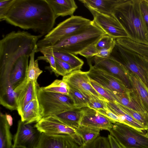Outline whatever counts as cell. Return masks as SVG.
<instances>
[{"instance_id": "obj_1", "label": "cell", "mask_w": 148, "mask_h": 148, "mask_svg": "<svg viewBox=\"0 0 148 148\" xmlns=\"http://www.w3.org/2000/svg\"><path fill=\"white\" fill-rule=\"evenodd\" d=\"M56 19L46 0H14L3 20L43 36L53 28Z\"/></svg>"}, {"instance_id": "obj_2", "label": "cell", "mask_w": 148, "mask_h": 148, "mask_svg": "<svg viewBox=\"0 0 148 148\" xmlns=\"http://www.w3.org/2000/svg\"><path fill=\"white\" fill-rule=\"evenodd\" d=\"M141 0H119L113 15L127 31L133 40L148 45V27L143 16Z\"/></svg>"}, {"instance_id": "obj_3", "label": "cell", "mask_w": 148, "mask_h": 148, "mask_svg": "<svg viewBox=\"0 0 148 148\" xmlns=\"http://www.w3.org/2000/svg\"><path fill=\"white\" fill-rule=\"evenodd\" d=\"M42 36L34 35L25 31H13L0 41V65L14 66L25 56H30L37 48L39 39Z\"/></svg>"}, {"instance_id": "obj_4", "label": "cell", "mask_w": 148, "mask_h": 148, "mask_svg": "<svg viewBox=\"0 0 148 148\" xmlns=\"http://www.w3.org/2000/svg\"><path fill=\"white\" fill-rule=\"evenodd\" d=\"M106 34L93 22L86 29L62 39L53 46L44 48H51L53 51L68 52L75 55L79 54L88 47L95 44Z\"/></svg>"}, {"instance_id": "obj_5", "label": "cell", "mask_w": 148, "mask_h": 148, "mask_svg": "<svg viewBox=\"0 0 148 148\" xmlns=\"http://www.w3.org/2000/svg\"><path fill=\"white\" fill-rule=\"evenodd\" d=\"M92 21L82 16L73 15L58 24L44 38L38 40L36 53L53 46L62 39L80 32L92 24Z\"/></svg>"}, {"instance_id": "obj_6", "label": "cell", "mask_w": 148, "mask_h": 148, "mask_svg": "<svg viewBox=\"0 0 148 148\" xmlns=\"http://www.w3.org/2000/svg\"><path fill=\"white\" fill-rule=\"evenodd\" d=\"M37 99L42 118L77 108L69 95L46 91L41 87L38 91Z\"/></svg>"}, {"instance_id": "obj_7", "label": "cell", "mask_w": 148, "mask_h": 148, "mask_svg": "<svg viewBox=\"0 0 148 148\" xmlns=\"http://www.w3.org/2000/svg\"><path fill=\"white\" fill-rule=\"evenodd\" d=\"M110 58L121 63L130 72L140 77L147 86L148 64L141 56L123 47L116 42Z\"/></svg>"}, {"instance_id": "obj_8", "label": "cell", "mask_w": 148, "mask_h": 148, "mask_svg": "<svg viewBox=\"0 0 148 148\" xmlns=\"http://www.w3.org/2000/svg\"><path fill=\"white\" fill-rule=\"evenodd\" d=\"M122 148H148V137L144 132L119 123L109 131Z\"/></svg>"}, {"instance_id": "obj_9", "label": "cell", "mask_w": 148, "mask_h": 148, "mask_svg": "<svg viewBox=\"0 0 148 148\" xmlns=\"http://www.w3.org/2000/svg\"><path fill=\"white\" fill-rule=\"evenodd\" d=\"M93 17L94 24L106 34L115 39L127 38L132 39L127 31L120 22L113 16H109L89 9Z\"/></svg>"}, {"instance_id": "obj_10", "label": "cell", "mask_w": 148, "mask_h": 148, "mask_svg": "<svg viewBox=\"0 0 148 148\" xmlns=\"http://www.w3.org/2000/svg\"><path fill=\"white\" fill-rule=\"evenodd\" d=\"M34 126L41 133L49 134H65L70 135L79 146L82 141L77 134L75 129L64 124L55 115L43 117Z\"/></svg>"}, {"instance_id": "obj_11", "label": "cell", "mask_w": 148, "mask_h": 148, "mask_svg": "<svg viewBox=\"0 0 148 148\" xmlns=\"http://www.w3.org/2000/svg\"><path fill=\"white\" fill-rule=\"evenodd\" d=\"M90 69L88 75L90 79L101 85L105 89L122 93L131 91L121 79L103 70L94 67L88 62Z\"/></svg>"}, {"instance_id": "obj_12", "label": "cell", "mask_w": 148, "mask_h": 148, "mask_svg": "<svg viewBox=\"0 0 148 148\" xmlns=\"http://www.w3.org/2000/svg\"><path fill=\"white\" fill-rule=\"evenodd\" d=\"M62 79L68 85L78 90L89 99H98L107 101L94 89L90 82L88 72L80 70L73 71L63 77Z\"/></svg>"}, {"instance_id": "obj_13", "label": "cell", "mask_w": 148, "mask_h": 148, "mask_svg": "<svg viewBox=\"0 0 148 148\" xmlns=\"http://www.w3.org/2000/svg\"><path fill=\"white\" fill-rule=\"evenodd\" d=\"M87 59L88 61L94 64H91L94 67L119 78L130 89L128 77L129 71L121 63L110 58H104L95 56Z\"/></svg>"}, {"instance_id": "obj_14", "label": "cell", "mask_w": 148, "mask_h": 148, "mask_svg": "<svg viewBox=\"0 0 148 148\" xmlns=\"http://www.w3.org/2000/svg\"><path fill=\"white\" fill-rule=\"evenodd\" d=\"M41 133L34 126L26 124L19 120L16 132L13 138V145L26 148H36Z\"/></svg>"}, {"instance_id": "obj_15", "label": "cell", "mask_w": 148, "mask_h": 148, "mask_svg": "<svg viewBox=\"0 0 148 148\" xmlns=\"http://www.w3.org/2000/svg\"><path fill=\"white\" fill-rule=\"evenodd\" d=\"M79 147L70 135L42 133L36 148H79Z\"/></svg>"}, {"instance_id": "obj_16", "label": "cell", "mask_w": 148, "mask_h": 148, "mask_svg": "<svg viewBox=\"0 0 148 148\" xmlns=\"http://www.w3.org/2000/svg\"><path fill=\"white\" fill-rule=\"evenodd\" d=\"M82 115L80 125L108 131L114 123L112 120L89 107L82 108Z\"/></svg>"}, {"instance_id": "obj_17", "label": "cell", "mask_w": 148, "mask_h": 148, "mask_svg": "<svg viewBox=\"0 0 148 148\" xmlns=\"http://www.w3.org/2000/svg\"><path fill=\"white\" fill-rule=\"evenodd\" d=\"M128 77L132 96L148 114V87L137 75L129 72Z\"/></svg>"}, {"instance_id": "obj_18", "label": "cell", "mask_w": 148, "mask_h": 148, "mask_svg": "<svg viewBox=\"0 0 148 148\" xmlns=\"http://www.w3.org/2000/svg\"><path fill=\"white\" fill-rule=\"evenodd\" d=\"M40 87L38 83L32 81L28 82L26 78L14 89L16 95L17 111L22 109L32 100L37 98V92Z\"/></svg>"}, {"instance_id": "obj_19", "label": "cell", "mask_w": 148, "mask_h": 148, "mask_svg": "<svg viewBox=\"0 0 148 148\" xmlns=\"http://www.w3.org/2000/svg\"><path fill=\"white\" fill-rule=\"evenodd\" d=\"M30 56H25L18 59L14 64L10 74V82L14 89L25 79Z\"/></svg>"}, {"instance_id": "obj_20", "label": "cell", "mask_w": 148, "mask_h": 148, "mask_svg": "<svg viewBox=\"0 0 148 148\" xmlns=\"http://www.w3.org/2000/svg\"><path fill=\"white\" fill-rule=\"evenodd\" d=\"M18 112L21 121L26 124L37 123L42 118L37 98L32 100Z\"/></svg>"}, {"instance_id": "obj_21", "label": "cell", "mask_w": 148, "mask_h": 148, "mask_svg": "<svg viewBox=\"0 0 148 148\" xmlns=\"http://www.w3.org/2000/svg\"><path fill=\"white\" fill-rule=\"evenodd\" d=\"M49 5L56 18L60 16H71L77 8L74 0H46Z\"/></svg>"}, {"instance_id": "obj_22", "label": "cell", "mask_w": 148, "mask_h": 148, "mask_svg": "<svg viewBox=\"0 0 148 148\" xmlns=\"http://www.w3.org/2000/svg\"><path fill=\"white\" fill-rule=\"evenodd\" d=\"M89 9L103 14L113 16L114 8L119 0H79Z\"/></svg>"}, {"instance_id": "obj_23", "label": "cell", "mask_w": 148, "mask_h": 148, "mask_svg": "<svg viewBox=\"0 0 148 148\" xmlns=\"http://www.w3.org/2000/svg\"><path fill=\"white\" fill-rule=\"evenodd\" d=\"M108 110L119 118L121 123L133 127L138 131L144 132V127L130 115L120 109L114 102L107 101Z\"/></svg>"}, {"instance_id": "obj_24", "label": "cell", "mask_w": 148, "mask_h": 148, "mask_svg": "<svg viewBox=\"0 0 148 148\" xmlns=\"http://www.w3.org/2000/svg\"><path fill=\"white\" fill-rule=\"evenodd\" d=\"M116 42L123 47L141 56L148 64V45L135 42L130 39H116Z\"/></svg>"}, {"instance_id": "obj_25", "label": "cell", "mask_w": 148, "mask_h": 148, "mask_svg": "<svg viewBox=\"0 0 148 148\" xmlns=\"http://www.w3.org/2000/svg\"><path fill=\"white\" fill-rule=\"evenodd\" d=\"M82 115V108L70 110L56 115L62 123L75 129L79 127Z\"/></svg>"}, {"instance_id": "obj_26", "label": "cell", "mask_w": 148, "mask_h": 148, "mask_svg": "<svg viewBox=\"0 0 148 148\" xmlns=\"http://www.w3.org/2000/svg\"><path fill=\"white\" fill-rule=\"evenodd\" d=\"M106 89L114 101L118 103L135 110L147 113L142 109L135 99L132 97L131 91L126 93H122Z\"/></svg>"}, {"instance_id": "obj_27", "label": "cell", "mask_w": 148, "mask_h": 148, "mask_svg": "<svg viewBox=\"0 0 148 148\" xmlns=\"http://www.w3.org/2000/svg\"><path fill=\"white\" fill-rule=\"evenodd\" d=\"M5 114L0 113V148H12V136Z\"/></svg>"}, {"instance_id": "obj_28", "label": "cell", "mask_w": 148, "mask_h": 148, "mask_svg": "<svg viewBox=\"0 0 148 148\" xmlns=\"http://www.w3.org/2000/svg\"><path fill=\"white\" fill-rule=\"evenodd\" d=\"M52 50L54 56L69 64L71 67L73 71L80 70L84 64L82 60L74 54Z\"/></svg>"}, {"instance_id": "obj_29", "label": "cell", "mask_w": 148, "mask_h": 148, "mask_svg": "<svg viewBox=\"0 0 148 148\" xmlns=\"http://www.w3.org/2000/svg\"><path fill=\"white\" fill-rule=\"evenodd\" d=\"M75 130L76 134L81 140L82 145H83L92 141L99 136L101 130L80 125Z\"/></svg>"}, {"instance_id": "obj_30", "label": "cell", "mask_w": 148, "mask_h": 148, "mask_svg": "<svg viewBox=\"0 0 148 148\" xmlns=\"http://www.w3.org/2000/svg\"><path fill=\"white\" fill-rule=\"evenodd\" d=\"M36 50L34 51L30 55V59L27 68L26 79L28 82L32 81L38 83L37 80L39 75L42 73V71L39 68L38 61L35 60Z\"/></svg>"}, {"instance_id": "obj_31", "label": "cell", "mask_w": 148, "mask_h": 148, "mask_svg": "<svg viewBox=\"0 0 148 148\" xmlns=\"http://www.w3.org/2000/svg\"><path fill=\"white\" fill-rule=\"evenodd\" d=\"M114 102L120 109L141 124L146 130L148 128V114L135 110L124 106L115 101Z\"/></svg>"}, {"instance_id": "obj_32", "label": "cell", "mask_w": 148, "mask_h": 148, "mask_svg": "<svg viewBox=\"0 0 148 148\" xmlns=\"http://www.w3.org/2000/svg\"><path fill=\"white\" fill-rule=\"evenodd\" d=\"M69 86V95L72 99L77 108L88 107L89 99L78 90Z\"/></svg>"}, {"instance_id": "obj_33", "label": "cell", "mask_w": 148, "mask_h": 148, "mask_svg": "<svg viewBox=\"0 0 148 148\" xmlns=\"http://www.w3.org/2000/svg\"><path fill=\"white\" fill-rule=\"evenodd\" d=\"M39 52L43 55V56H39L37 58L38 60H43L48 62L50 66L48 67L52 72L54 73L56 71L55 58L54 56L52 50L51 48H45L41 49Z\"/></svg>"}, {"instance_id": "obj_34", "label": "cell", "mask_w": 148, "mask_h": 148, "mask_svg": "<svg viewBox=\"0 0 148 148\" xmlns=\"http://www.w3.org/2000/svg\"><path fill=\"white\" fill-rule=\"evenodd\" d=\"M79 148H111L108 137L99 136L95 139Z\"/></svg>"}, {"instance_id": "obj_35", "label": "cell", "mask_w": 148, "mask_h": 148, "mask_svg": "<svg viewBox=\"0 0 148 148\" xmlns=\"http://www.w3.org/2000/svg\"><path fill=\"white\" fill-rule=\"evenodd\" d=\"M55 58L56 71L55 73L56 75L64 77L73 71L71 67L69 64L58 58Z\"/></svg>"}, {"instance_id": "obj_36", "label": "cell", "mask_w": 148, "mask_h": 148, "mask_svg": "<svg viewBox=\"0 0 148 148\" xmlns=\"http://www.w3.org/2000/svg\"><path fill=\"white\" fill-rule=\"evenodd\" d=\"M116 43L115 39L106 34L99 39L95 45L99 51L103 49L114 48Z\"/></svg>"}, {"instance_id": "obj_37", "label": "cell", "mask_w": 148, "mask_h": 148, "mask_svg": "<svg viewBox=\"0 0 148 148\" xmlns=\"http://www.w3.org/2000/svg\"><path fill=\"white\" fill-rule=\"evenodd\" d=\"M90 82L95 90L107 101L114 102V100L107 90L99 84L90 79Z\"/></svg>"}, {"instance_id": "obj_38", "label": "cell", "mask_w": 148, "mask_h": 148, "mask_svg": "<svg viewBox=\"0 0 148 148\" xmlns=\"http://www.w3.org/2000/svg\"><path fill=\"white\" fill-rule=\"evenodd\" d=\"M88 107L95 110L108 109L107 103L105 101L95 99H90L88 101Z\"/></svg>"}, {"instance_id": "obj_39", "label": "cell", "mask_w": 148, "mask_h": 148, "mask_svg": "<svg viewBox=\"0 0 148 148\" xmlns=\"http://www.w3.org/2000/svg\"><path fill=\"white\" fill-rule=\"evenodd\" d=\"M14 0H0V19L3 20Z\"/></svg>"}, {"instance_id": "obj_40", "label": "cell", "mask_w": 148, "mask_h": 148, "mask_svg": "<svg viewBox=\"0 0 148 148\" xmlns=\"http://www.w3.org/2000/svg\"><path fill=\"white\" fill-rule=\"evenodd\" d=\"M41 88L46 91L69 95V88L60 86H51L49 85Z\"/></svg>"}, {"instance_id": "obj_41", "label": "cell", "mask_w": 148, "mask_h": 148, "mask_svg": "<svg viewBox=\"0 0 148 148\" xmlns=\"http://www.w3.org/2000/svg\"><path fill=\"white\" fill-rule=\"evenodd\" d=\"M98 51L95 44L88 47L80 52L79 54L88 59L96 56Z\"/></svg>"}, {"instance_id": "obj_42", "label": "cell", "mask_w": 148, "mask_h": 148, "mask_svg": "<svg viewBox=\"0 0 148 148\" xmlns=\"http://www.w3.org/2000/svg\"><path fill=\"white\" fill-rule=\"evenodd\" d=\"M98 112L106 116L112 121L114 123L121 122L119 118L108 109H99L96 110Z\"/></svg>"}, {"instance_id": "obj_43", "label": "cell", "mask_w": 148, "mask_h": 148, "mask_svg": "<svg viewBox=\"0 0 148 148\" xmlns=\"http://www.w3.org/2000/svg\"><path fill=\"white\" fill-rule=\"evenodd\" d=\"M140 7L144 20L148 27V3L147 0H141Z\"/></svg>"}, {"instance_id": "obj_44", "label": "cell", "mask_w": 148, "mask_h": 148, "mask_svg": "<svg viewBox=\"0 0 148 148\" xmlns=\"http://www.w3.org/2000/svg\"><path fill=\"white\" fill-rule=\"evenodd\" d=\"M114 48L103 49L99 50L95 56L102 58H109Z\"/></svg>"}, {"instance_id": "obj_45", "label": "cell", "mask_w": 148, "mask_h": 148, "mask_svg": "<svg viewBox=\"0 0 148 148\" xmlns=\"http://www.w3.org/2000/svg\"><path fill=\"white\" fill-rule=\"evenodd\" d=\"M49 85L51 86H57L69 88V86L67 83L62 79H56Z\"/></svg>"}, {"instance_id": "obj_46", "label": "cell", "mask_w": 148, "mask_h": 148, "mask_svg": "<svg viewBox=\"0 0 148 148\" xmlns=\"http://www.w3.org/2000/svg\"><path fill=\"white\" fill-rule=\"evenodd\" d=\"M108 138L111 148H122L116 139L110 134Z\"/></svg>"}, {"instance_id": "obj_47", "label": "cell", "mask_w": 148, "mask_h": 148, "mask_svg": "<svg viewBox=\"0 0 148 148\" xmlns=\"http://www.w3.org/2000/svg\"><path fill=\"white\" fill-rule=\"evenodd\" d=\"M6 118L8 123L10 126H11L13 124V119L11 115L10 114L5 113Z\"/></svg>"}, {"instance_id": "obj_48", "label": "cell", "mask_w": 148, "mask_h": 148, "mask_svg": "<svg viewBox=\"0 0 148 148\" xmlns=\"http://www.w3.org/2000/svg\"><path fill=\"white\" fill-rule=\"evenodd\" d=\"M12 148H26L22 146H16L13 145Z\"/></svg>"}, {"instance_id": "obj_49", "label": "cell", "mask_w": 148, "mask_h": 148, "mask_svg": "<svg viewBox=\"0 0 148 148\" xmlns=\"http://www.w3.org/2000/svg\"><path fill=\"white\" fill-rule=\"evenodd\" d=\"M146 131L145 133L146 136L148 137V128L145 131Z\"/></svg>"}, {"instance_id": "obj_50", "label": "cell", "mask_w": 148, "mask_h": 148, "mask_svg": "<svg viewBox=\"0 0 148 148\" xmlns=\"http://www.w3.org/2000/svg\"><path fill=\"white\" fill-rule=\"evenodd\" d=\"M147 2L148 3V0H147Z\"/></svg>"}, {"instance_id": "obj_51", "label": "cell", "mask_w": 148, "mask_h": 148, "mask_svg": "<svg viewBox=\"0 0 148 148\" xmlns=\"http://www.w3.org/2000/svg\"><path fill=\"white\" fill-rule=\"evenodd\" d=\"M147 86L148 87V85H147Z\"/></svg>"}]
</instances>
